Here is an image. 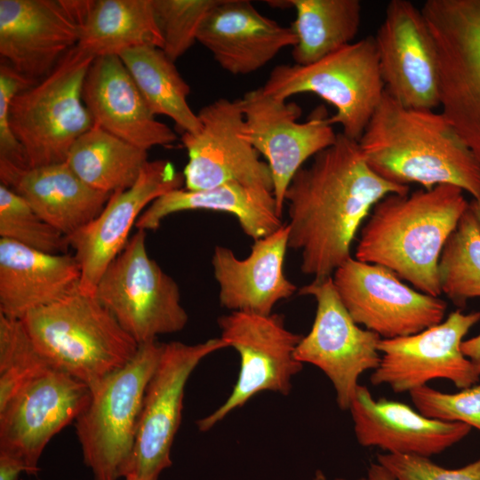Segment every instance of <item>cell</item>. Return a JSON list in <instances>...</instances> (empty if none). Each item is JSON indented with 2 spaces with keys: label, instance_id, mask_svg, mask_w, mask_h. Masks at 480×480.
<instances>
[{
  "label": "cell",
  "instance_id": "1",
  "mask_svg": "<svg viewBox=\"0 0 480 480\" xmlns=\"http://www.w3.org/2000/svg\"><path fill=\"white\" fill-rule=\"evenodd\" d=\"M409 186L390 182L367 164L358 141L343 133L301 167L285 195L288 246L300 253V269L313 279L332 276L351 258V245L373 206Z\"/></svg>",
  "mask_w": 480,
  "mask_h": 480
},
{
  "label": "cell",
  "instance_id": "2",
  "mask_svg": "<svg viewBox=\"0 0 480 480\" xmlns=\"http://www.w3.org/2000/svg\"><path fill=\"white\" fill-rule=\"evenodd\" d=\"M94 58L72 48L37 83L0 66V161L18 167L65 163L73 144L94 124L83 85Z\"/></svg>",
  "mask_w": 480,
  "mask_h": 480
},
{
  "label": "cell",
  "instance_id": "3",
  "mask_svg": "<svg viewBox=\"0 0 480 480\" xmlns=\"http://www.w3.org/2000/svg\"><path fill=\"white\" fill-rule=\"evenodd\" d=\"M358 144L369 166L390 182L425 189L448 184L480 199V164L441 111L404 107L384 92Z\"/></svg>",
  "mask_w": 480,
  "mask_h": 480
},
{
  "label": "cell",
  "instance_id": "4",
  "mask_svg": "<svg viewBox=\"0 0 480 480\" xmlns=\"http://www.w3.org/2000/svg\"><path fill=\"white\" fill-rule=\"evenodd\" d=\"M463 193L444 184L383 197L360 229L355 259L385 267L414 289L439 297L438 260L468 208Z\"/></svg>",
  "mask_w": 480,
  "mask_h": 480
},
{
  "label": "cell",
  "instance_id": "5",
  "mask_svg": "<svg viewBox=\"0 0 480 480\" xmlns=\"http://www.w3.org/2000/svg\"><path fill=\"white\" fill-rule=\"evenodd\" d=\"M20 321L40 354L91 391L124 367L139 348L97 298L78 287Z\"/></svg>",
  "mask_w": 480,
  "mask_h": 480
},
{
  "label": "cell",
  "instance_id": "6",
  "mask_svg": "<svg viewBox=\"0 0 480 480\" xmlns=\"http://www.w3.org/2000/svg\"><path fill=\"white\" fill-rule=\"evenodd\" d=\"M164 349L156 340L139 345L135 356L92 390L75 420L84 463L93 480L125 477L132 460L142 400Z\"/></svg>",
  "mask_w": 480,
  "mask_h": 480
},
{
  "label": "cell",
  "instance_id": "7",
  "mask_svg": "<svg viewBox=\"0 0 480 480\" xmlns=\"http://www.w3.org/2000/svg\"><path fill=\"white\" fill-rule=\"evenodd\" d=\"M261 87L282 100L305 92L317 95L335 108L330 123L358 141L385 92L374 36L356 40L308 65H278Z\"/></svg>",
  "mask_w": 480,
  "mask_h": 480
},
{
  "label": "cell",
  "instance_id": "8",
  "mask_svg": "<svg viewBox=\"0 0 480 480\" xmlns=\"http://www.w3.org/2000/svg\"><path fill=\"white\" fill-rule=\"evenodd\" d=\"M436 42L440 108L480 164V0H427Z\"/></svg>",
  "mask_w": 480,
  "mask_h": 480
},
{
  "label": "cell",
  "instance_id": "9",
  "mask_svg": "<svg viewBox=\"0 0 480 480\" xmlns=\"http://www.w3.org/2000/svg\"><path fill=\"white\" fill-rule=\"evenodd\" d=\"M138 230L108 265L94 292L138 345L181 331L188 316L177 283L151 259Z\"/></svg>",
  "mask_w": 480,
  "mask_h": 480
},
{
  "label": "cell",
  "instance_id": "10",
  "mask_svg": "<svg viewBox=\"0 0 480 480\" xmlns=\"http://www.w3.org/2000/svg\"><path fill=\"white\" fill-rule=\"evenodd\" d=\"M222 339L240 356L237 380L227 400L196 424L207 431L260 392L287 395L303 366L295 357L302 336L289 331L281 316L232 311L218 319Z\"/></svg>",
  "mask_w": 480,
  "mask_h": 480
},
{
  "label": "cell",
  "instance_id": "11",
  "mask_svg": "<svg viewBox=\"0 0 480 480\" xmlns=\"http://www.w3.org/2000/svg\"><path fill=\"white\" fill-rule=\"evenodd\" d=\"M244 124L242 137L267 159L273 180V195L282 216L284 195L294 174L310 157L333 144L337 134L324 106L300 123V107L252 89L239 100Z\"/></svg>",
  "mask_w": 480,
  "mask_h": 480
},
{
  "label": "cell",
  "instance_id": "12",
  "mask_svg": "<svg viewBox=\"0 0 480 480\" xmlns=\"http://www.w3.org/2000/svg\"><path fill=\"white\" fill-rule=\"evenodd\" d=\"M299 294L312 296L316 316L309 332L302 336L295 350L300 363L319 368L331 380L339 407L348 410L365 372L380 362V337L359 327L343 305L332 277L313 279L299 289Z\"/></svg>",
  "mask_w": 480,
  "mask_h": 480
},
{
  "label": "cell",
  "instance_id": "13",
  "mask_svg": "<svg viewBox=\"0 0 480 480\" xmlns=\"http://www.w3.org/2000/svg\"><path fill=\"white\" fill-rule=\"evenodd\" d=\"M228 344L220 338L188 345L164 344L146 387L128 473L138 480H158L172 465L171 449L181 421L187 381L199 363ZM124 477V478H125Z\"/></svg>",
  "mask_w": 480,
  "mask_h": 480
},
{
  "label": "cell",
  "instance_id": "14",
  "mask_svg": "<svg viewBox=\"0 0 480 480\" xmlns=\"http://www.w3.org/2000/svg\"><path fill=\"white\" fill-rule=\"evenodd\" d=\"M332 277L353 320L381 339L418 333L445 316L444 300L408 286L385 267L351 257Z\"/></svg>",
  "mask_w": 480,
  "mask_h": 480
},
{
  "label": "cell",
  "instance_id": "15",
  "mask_svg": "<svg viewBox=\"0 0 480 480\" xmlns=\"http://www.w3.org/2000/svg\"><path fill=\"white\" fill-rule=\"evenodd\" d=\"M480 321V310L458 309L444 321L418 333L380 339V362L372 372L373 386L387 385L395 393L410 392L444 379L463 389L479 381L480 374L461 351L463 338Z\"/></svg>",
  "mask_w": 480,
  "mask_h": 480
},
{
  "label": "cell",
  "instance_id": "16",
  "mask_svg": "<svg viewBox=\"0 0 480 480\" xmlns=\"http://www.w3.org/2000/svg\"><path fill=\"white\" fill-rule=\"evenodd\" d=\"M92 397L90 388L55 367L30 380L0 407V453L20 461L27 474L61 429L75 422Z\"/></svg>",
  "mask_w": 480,
  "mask_h": 480
},
{
  "label": "cell",
  "instance_id": "17",
  "mask_svg": "<svg viewBox=\"0 0 480 480\" xmlns=\"http://www.w3.org/2000/svg\"><path fill=\"white\" fill-rule=\"evenodd\" d=\"M92 1L0 0V56L33 83L75 46Z\"/></svg>",
  "mask_w": 480,
  "mask_h": 480
},
{
  "label": "cell",
  "instance_id": "18",
  "mask_svg": "<svg viewBox=\"0 0 480 480\" xmlns=\"http://www.w3.org/2000/svg\"><path fill=\"white\" fill-rule=\"evenodd\" d=\"M374 40L385 92L407 108L440 107L438 53L421 8L391 0Z\"/></svg>",
  "mask_w": 480,
  "mask_h": 480
},
{
  "label": "cell",
  "instance_id": "19",
  "mask_svg": "<svg viewBox=\"0 0 480 480\" xmlns=\"http://www.w3.org/2000/svg\"><path fill=\"white\" fill-rule=\"evenodd\" d=\"M197 116L199 131L181 136L188 157L182 172L185 188L206 189L235 182L273 192L268 164L241 135L244 118L239 100L220 98L203 107Z\"/></svg>",
  "mask_w": 480,
  "mask_h": 480
},
{
  "label": "cell",
  "instance_id": "20",
  "mask_svg": "<svg viewBox=\"0 0 480 480\" xmlns=\"http://www.w3.org/2000/svg\"><path fill=\"white\" fill-rule=\"evenodd\" d=\"M183 184V173L170 161H148L131 188L111 194L97 217L67 236L80 267V292L94 295L101 276L126 245L140 214L158 197Z\"/></svg>",
  "mask_w": 480,
  "mask_h": 480
},
{
  "label": "cell",
  "instance_id": "21",
  "mask_svg": "<svg viewBox=\"0 0 480 480\" xmlns=\"http://www.w3.org/2000/svg\"><path fill=\"white\" fill-rule=\"evenodd\" d=\"M348 410L357 442L390 454L429 458L459 443L471 430L464 423L428 418L404 403L376 400L360 384Z\"/></svg>",
  "mask_w": 480,
  "mask_h": 480
},
{
  "label": "cell",
  "instance_id": "22",
  "mask_svg": "<svg viewBox=\"0 0 480 480\" xmlns=\"http://www.w3.org/2000/svg\"><path fill=\"white\" fill-rule=\"evenodd\" d=\"M196 41L225 71L237 76L259 70L296 44L292 28L262 15L247 0H220L208 12Z\"/></svg>",
  "mask_w": 480,
  "mask_h": 480
},
{
  "label": "cell",
  "instance_id": "23",
  "mask_svg": "<svg viewBox=\"0 0 480 480\" xmlns=\"http://www.w3.org/2000/svg\"><path fill=\"white\" fill-rule=\"evenodd\" d=\"M83 100L94 124L143 150L178 139L169 126L156 119L117 55L92 60L83 85Z\"/></svg>",
  "mask_w": 480,
  "mask_h": 480
},
{
  "label": "cell",
  "instance_id": "24",
  "mask_svg": "<svg viewBox=\"0 0 480 480\" xmlns=\"http://www.w3.org/2000/svg\"><path fill=\"white\" fill-rule=\"evenodd\" d=\"M288 239L286 223L254 240L245 259H238L230 249L217 245L212 265L220 305L232 311L270 315L278 301L290 298L297 286L284 271Z\"/></svg>",
  "mask_w": 480,
  "mask_h": 480
},
{
  "label": "cell",
  "instance_id": "25",
  "mask_svg": "<svg viewBox=\"0 0 480 480\" xmlns=\"http://www.w3.org/2000/svg\"><path fill=\"white\" fill-rule=\"evenodd\" d=\"M0 180L66 236L97 217L111 196L87 186L66 162L21 168L0 161Z\"/></svg>",
  "mask_w": 480,
  "mask_h": 480
},
{
  "label": "cell",
  "instance_id": "26",
  "mask_svg": "<svg viewBox=\"0 0 480 480\" xmlns=\"http://www.w3.org/2000/svg\"><path fill=\"white\" fill-rule=\"evenodd\" d=\"M74 255L47 253L0 238V314L21 319L78 287Z\"/></svg>",
  "mask_w": 480,
  "mask_h": 480
},
{
  "label": "cell",
  "instance_id": "27",
  "mask_svg": "<svg viewBox=\"0 0 480 480\" xmlns=\"http://www.w3.org/2000/svg\"><path fill=\"white\" fill-rule=\"evenodd\" d=\"M198 210L233 214L243 231L254 240L283 225L272 191L230 182L206 189L181 188L167 192L140 214L135 227L146 232L156 230L171 214Z\"/></svg>",
  "mask_w": 480,
  "mask_h": 480
},
{
  "label": "cell",
  "instance_id": "28",
  "mask_svg": "<svg viewBox=\"0 0 480 480\" xmlns=\"http://www.w3.org/2000/svg\"><path fill=\"white\" fill-rule=\"evenodd\" d=\"M143 45H164L152 0L92 1L76 44L81 52L95 59Z\"/></svg>",
  "mask_w": 480,
  "mask_h": 480
},
{
  "label": "cell",
  "instance_id": "29",
  "mask_svg": "<svg viewBox=\"0 0 480 480\" xmlns=\"http://www.w3.org/2000/svg\"><path fill=\"white\" fill-rule=\"evenodd\" d=\"M148 161V151L93 124L73 144L66 164L87 186L111 195L131 188Z\"/></svg>",
  "mask_w": 480,
  "mask_h": 480
},
{
  "label": "cell",
  "instance_id": "30",
  "mask_svg": "<svg viewBox=\"0 0 480 480\" xmlns=\"http://www.w3.org/2000/svg\"><path fill=\"white\" fill-rule=\"evenodd\" d=\"M296 17V65H308L347 46L358 34L362 5L358 0H289Z\"/></svg>",
  "mask_w": 480,
  "mask_h": 480
},
{
  "label": "cell",
  "instance_id": "31",
  "mask_svg": "<svg viewBox=\"0 0 480 480\" xmlns=\"http://www.w3.org/2000/svg\"><path fill=\"white\" fill-rule=\"evenodd\" d=\"M118 56L155 116L170 117L183 132L199 131L200 120L187 100L190 87L161 48L138 46Z\"/></svg>",
  "mask_w": 480,
  "mask_h": 480
},
{
  "label": "cell",
  "instance_id": "32",
  "mask_svg": "<svg viewBox=\"0 0 480 480\" xmlns=\"http://www.w3.org/2000/svg\"><path fill=\"white\" fill-rule=\"evenodd\" d=\"M437 276L441 292L455 306L480 298V227L469 206L444 245Z\"/></svg>",
  "mask_w": 480,
  "mask_h": 480
},
{
  "label": "cell",
  "instance_id": "33",
  "mask_svg": "<svg viewBox=\"0 0 480 480\" xmlns=\"http://www.w3.org/2000/svg\"><path fill=\"white\" fill-rule=\"evenodd\" d=\"M50 367L53 366L35 347L22 322L0 314V407Z\"/></svg>",
  "mask_w": 480,
  "mask_h": 480
},
{
  "label": "cell",
  "instance_id": "34",
  "mask_svg": "<svg viewBox=\"0 0 480 480\" xmlns=\"http://www.w3.org/2000/svg\"><path fill=\"white\" fill-rule=\"evenodd\" d=\"M0 236L47 253H67L66 236L44 221L16 192L0 184Z\"/></svg>",
  "mask_w": 480,
  "mask_h": 480
},
{
  "label": "cell",
  "instance_id": "35",
  "mask_svg": "<svg viewBox=\"0 0 480 480\" xmlns=\"http://www.w3.org/2000/svg\"><path fill=\"white\" fill-rule=\"evenodd\" d=\"M220 0H152L164 38L162 50L173 62L196 41L200 26Z\"/></svg>",
  "mask_w": 480,
  "mask_h": 480
},
{
  "label": "cell",
  "instance_id": "36",
  "mask_svg": "<svg viewBox=\"0 0 480 480\" xmlns=\"http://www.w3.org/2000/svg\"><path fill=\"white\" fill-rule=\"evenodd\" d=\"M409 393L422 415L442 421L464 423L480 431V385L452 394L427 385Z\"/></svg>",
  "mask_w": 480,
  "mask_h": 480
},
{
  "label": "cell",
  "instance_id": "37",
  "mask_svg": "<svg viewBox=\"0 0 480 480\" xmlns=\"http://www.w3.org/2000/svg\"><path fill=\"white\" fill-rule=\"evenodd\" d=\"M377 462L396 480H480V457L459 468H444L426 457L390 453L378 454Z\"/></svg>",
  "mask_w": 480,
  "mask_h": 480
},
{
  "label": "cell",
  "instance_id": "38",
  "mask_svg": "<svg viewBox=\"0 0 480 480\" xmlns=\"http://www.w3.org/2000/svg\"><path fill=\"white\" fill-rule=\"evenodd\" d=\"M21 472L27 473V468L20 461L0 453V480H20Z\"/></svg>",
  "mask_w": 480,
  "mask_h": 480
},
{
  "label": "cell",
  "instance_id": "39",
  "mask_svg": "<svg viewBox=\"0 0 480 480\" xmlns=\"http://www.w3.org/2000/svg\"><path fill=\"white\" fill-rule=\"evenodd\" d=\"M461 351L480 374V333L461 343Z\"/></svg>",
  "mask_w": 480,
  "mask_h": 480
},
{
  "label": "cell",
  "instance_id": "40",
  "mask_svg": "<svg viewBox=\"0 0 480 480\" xmlns=\"http://www.w3.org/2000/svg\"><path fill=\"white\" fill-rule=\"evenodd\" d=\"M366 480H396L394 476L386 469L383 466L375 463H371L367 468Z\"/></svg>",
  "mask_w": 480,
  "mask_h": 480
},
{
  "label": "cell",
  "instance_id": "41",
  "mask_svg": "<svg viewBox=\"0 0 480 480\" xmlns=\"http://www.w3.org/2000/svg\"><path fill=\"white\" fill-rule=\"evenodd\" d=\"M468 206L473 214L475 215L480 227V199H473L469 203Z\"/></svg>",
  "mask_w": 480,
  "mask_h": 480
},
{
  "label": "cell",
  "instance_id": "42",
  "mask_svg": "<svg viewBox=\"0 0 480 480\" xmlns=\"http://www.w3.org/2000/svg\"><path fill=\"white\" fill-rule=\"evenodd\" d=\"M124 479L125 480H138V479H136L134 477H131V476L125 477Z\"/></svg>",
  "mask_w": 480,
  "mask_h": 480
},
{
  "label": "cell",
  "instance_id": "43",
  "mask_svg": "<svg viewBox=\"0 0 480 480\" xmlns=\"http://www.w3.org/2000/svg\"><path fill=\"white\" fill-rule=\"evenodd\" d=\"M339 480H341V479H339Z\"/></svg>",
  "mask_w": 480,
  "mask_h": 480
}]
</instances>
